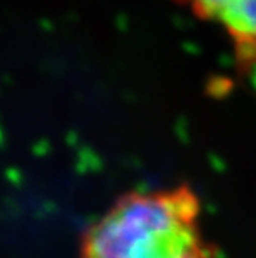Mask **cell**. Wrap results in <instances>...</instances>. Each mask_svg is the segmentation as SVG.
<instances>
[{"instance_id":"1","label":"cell","mask_w":256,"mask_h":258,"mask_svg":"<svg viewBox=\"0 0 256 258\" xmlns=\"http://www.w3.org/2000/svg\"><path fill=\"white\" fill-rule=\"evenodd\" d=\"M80 258H218L192 186L128 191L81 235Z\"/></svg>"},{"instance_id":"2","label":"cell","mask_w":256,"mask_h":258,"mask_svg":"<svg viewBox=\"0 0 256 258\" xmlns=\"http://www.w3.org/2000/svg\"><path fill=\"white\" fill-rule=\"evenodd\" d=\"M195 17L225 30L241 67L256 63V0H173Z\"/></svg>"}]
</instances>
